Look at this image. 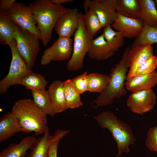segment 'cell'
<instances>
[{
	"label": "cell",
	"mask_w": 157,
	"mask_h": 157,
	"mask_svg": "<svg viewBox=\"0 0 157 157\" xmlns=\"http://www.w3.org/2000/svg\"><path fill=\"white\" fill-rule=\"evenodd\" d=\"M29 6L37 23L42 45L46 47L51 40L57 21L70 9L53 3L51 0H36Z\"/></svg>",
	"instance_id": "6da1fadb"
},
{
	"label": "cell",
	"mask_w": 157,
	"mask_h": 157,
	"mask_svg": "<svg viewBox=\"0 0 157 157\" xmlns=\"http://www.w3.org/2000/svg\"><path fill=\"white\" fill-rule=\"evenodd\" d=\"M130 50L129 47H126L119 63L111 68L109 83L105 89L94 101V107L110 104L115 99L126 94L125 82L129 69L128 56Z\"/></svg>",
	"instance_id": "7a4b0ae2"
},
{
	"label": "cell",
	"mask_w": 157,
	"mask_h": 157,
	"mask_svg": "<svg viewBox=\"0 0 157 157\" xmlns=\"http://www.w3.org/2000/svg\"><path fill=\"white\" fill-rule=\"evenodd\" d=\"M11 112L18 120L24 133L33 132L38 136L44 133L47 122V115L33 99H19L14 104Z\"/></svg>",
	"instance_id": "3957f363"
},
{
	"label": "cell",
	"mask_w": 157,
	"mask_h": 157,
	"mask_svg": "<svg viewBox=\"0 0 157 157\" xmlns=\"http://www.w3.org/2000/svg\"><path fill=\"white\" fill-rule=\"evenodd\" d=\"M94 118L100 126L107 129L111 134L117 144L118 157L128 153L129 147L135 145L136 139L131 126L118 119L113 112L103 111Z\"/></svg>",
	"instance_id": "277c9868"
},
{
	"label": "cell",
	"mask_w": 157,
	"mask_h": 157,
	"mask_svg": "<svg viewBox=\"0 0 157 157\" xmlns=\"http://www.w3.org/2000/svg\"><path fill=\"white\" fill-rule=\"evenodd\" d=\"M82 14L80 13L78 26L74 35L72 54L67 64V69L70 72L76 71L83 68L85 56L93 39L86 29Z\"/></svg>",
	"instance_id": "5b68a950"
},
{
	"label": "cell",
	"mask_w": 157,
	"mask_h": 157,
	"mask_svg": "<svg viewBox=\"0 0 157 157\" xmlns=\"http://www.w3.org/2000/svg\"><path fill=\"white\" fill-rule=\"evenodd\" d=\"M13 36L19 54L31 69L40 51L39 38L31 31L20 27L14 32Z\"/></svg>",
	"instance_id": "8992f818"
},
{
	"label": "cell",
	"mask_w": 157,
	"mask_h": 157,
	"mask_svg": "<svg viewBox=\"0 0 157 157\" xmlns=\"http://www.w3.org/2000/svg\"><path fill=\"white\" fill-rule=\"evenodd\" d=\"M12 53V60L7 75L0 81V93H5L12 85H21L23 78L32 72L19 54L14 39L8 45Z\"/></svg>",
	"instance_id": "52a82bcc"
},
{
	"label": "cell",
	"mask_w": 157,
	"mask_h": 157,
	"mask_svg": "<svg viewBox=\"0 0 157 157\" xmlns=\"http://www.w3.org/2000/svg\"><path fill=\"white\" fill-rule=\"evenodd\" d=\"M6 12L8 17L20 27L33 33L41 40L37 23L29 5L16 1Z\"/></svg>",
	"instance_id": "ba28073f"
},
{
	"label": "cell",
	"mask_w": 157,
	"mask_h": 157,
	"mask_svg": "<svg viewBox=\"0 0 157 157\" xmlns=\"http://www.w3.org/2000/svg\"><path fill=\"white\" fill-rule=\"evenodd\" d=\"M73 43L71 38L59 36L50 47L43 51L40 60V65L45 66L52 61L64 60L71 57Z\"/></svg>",
	"instance_id": "9c48e42d"
},
{
	"label": "cell",
	"mask_w": 157,
	"mask_h": 157,
	"mask_svg": "<svg viewBox=\"0 0 157 157\" xmlns=\"http://www.w3.org/2000/svg\"><path fill=\"white\" fill-rule=\"evenodd\" d=\"M156 103L152 89L132 92L129 97L126 106L133 113L142 115L153 109Z\"/></svg>",
	"instance_id": "30bf717a"
},
{
	"label": "cell",
	"mask_w": 157,
	"mask_h": 157,
	"mask_svg": "<svg viewBox=\"0 0 157 157\" xmlns=\"http://www.w3.org/2000/svg\"><path fill=\"white\" fill-rule=\"evenodd\" d=\"M69 131V130H58L51 135L47 126L43 135L37 139L27 157H48L51 145L56 141L62 139Z\"/></svg>",
	"instance_id": "8fae6325"
},
{
	"label": "cell",
	"mask_w": 157,
	"mask_h": 157,
	"mask_svg": "<svg viewBox=\"0 0 157 157\" xmlns=\"http://www.w3.org/2000/svg\"><path fill=\"white\" fill-rule=\"evenodd\" d=\"M116 0H91L89 9L96 14L102 27L111 25L117 17L116 9Z\"/></svg>",
	"instance_id": "7c38bea8"
},
{
	"label": "cell",
	"mask_w": 157,
	"mask_h": 157,
	"mask_svg": "<svg viewBox=\"0 0 157 157\" xmlns=\"http://www.w3.org/2000/svg\"><path fill=\"white\" fill-rule=\"evenodd\" d=\"M80 13L75 8L70 9L60 17L54 27L59 36L71 38L74 35L78 26Z\"/></svg>",
	"instance_id": "4fadbf2b"
},
{
	"label": "cell",
	"mask_w": 157,
	"mask_h": 157,
	"mask_svg": "<svg viewBox=\"0 0 157 157\" xmlns=\"http://www.w3.org/2000/svg\"><path fill=\"white\" fill-rule=\"evenodd\" d=\"M144 25L141 19L128 18L117 13V17L111 27L119 32L124 38H136L141 33Z\"/></svg>",
	"instance_id": "5bb4252c"
},
{
	"label": "cell",
	"mask_w": 157,
	"mask_h": 157,
	"mask_svg": "<svg viewBox=\"0 0 157 157\" xmlns=\"http://www.w3.org/2000/svg\"><path fill=\"white\" fill-rule=\"evenodd\" d=\"M152 45L143 44L131 49L128 56L129 70L126 78L133 77L137 68L154 55Z\"/></svg>",
	"instance_id": "9a60e30c"
},
{
	"label": "cell",
	"mask_w": 157,
	"mask_h": 157,
	"mask_svg": "<svg viewBox=\"0 0 157 157\" xmlns=\"http://www.w3.org/2000/svg\"><path fill=\"white\" fill-rule=\"evenodd\" d=\"M157 84L156 71L145 75L126 78L125 85L127 90L132 92L152 89Z\"/></svg>",
	"instance_id": "2e32d148"
},
{
	"label": "cell",
	"mask_w": 157,
	"mask_h": 157,
	"mask_svg": "<svg viewBox=\"0 0 157 157\" xmlns=\"http://www.w3.org/2000/svg\"><path fill=\"white\" fill-rule=\"evenodd\" d=\"M22 131L18 120L11 111L7 112L0 117V142L8 140L16 133Z\"/></svg>",
	"instance_id": "e0dca14e"
},
{
	"label": "cell",
	"mask_w": 157,
	"mask_h": 157,
	"mask_svg": "<svg viewBox=\"0 0 157 157\" xmlns=\"http://www.w3.org/2000/svg\"><path fill=\"white\" fill-rule=\"evenodd\" d=\"M114 52L110 47L102 33L92 40L87 53L91 59L99 61L107 59L112 56Z\"/></svg>",
	"instance_id": "ac0fdd59"
},
{
	"label": "cell",
	"mask_w": 157,
	"mask_h": 157,
	"mask_svg": "<svg viewBox=\"0 0 157 157\" xmlns=\"http://www.w3.org/2000/svg\"><path fill=\"white\" fill-rule=\"evenodd\" d=\"M63 86V82L55 81L50 85L47 90L56 114L63 112L67 109Z\"/></svg>",
	"instance_id": "d6986e66"
},
{
	"label": "cell",
	"mask_w": 157,
	"mask_h": 157,
	"mask_svg": "<svg viewBox=\"0 0 157 157\" xmlns=\"http://www.w3.org/2000/svg\"><path fill=\"white\" fill-rule=\"evenodd\" d=\"M37 139L33 136L24 137L18 143H12L0 153V157H25Z\"/></svg>",
	"instance_id": "ffe728a7"
},
{
	"label": "cell",
	"mask_w": 157,
	"mask_h": 157,
	"mask_svg": "<svg viewBox=\"0 0 157 157\" xmlns=\"http://www.w3.org/2000/svg\"><path fill=\"white\" fill-rule=\"evenodd\" d=\"M19 26L8 16L6 12L0 11V43L8 45L14 40L13 33Z\"/></svg>",
	"instance_id": "44dd1931"
},
{
	"label": "cell",
	"mask_w": 157,
	"mask_h": 157,
	"mask_svg": "<svg viewBox=\"0 0 157 157\" xmlns=\"http://www.w3.org/2000/svg\"><path fill=\"white\" fill-rule=\"evenodd\" d=\"M117 13L128 18L141 19L139 0H116Z\"/></svg>",
	"instance_id": "7402d4cb"
},
{
	"label": "cell",
	"mask_w": 157,
	"mask_h": 157,
	"mask_svg": "<svg viewBox=\"0 0 157 157\" xmlns=\"http://www.w3.org/2000/svg\"><path fill=\"white\" fill-rule=\"evenodd\" d=\"M141 7V19L149 26L157 27V9L152 0H139Z\"/></svg>",
	"instance_id": "603a6c76"
},
{
	"label": "cell",
	"mask_w": 157,
	"mask_h": 157,
	"mask_svg": "<svg viewBox=\"0 0 157 157\" xmlns=\"http://www.w3.org/2000/svg\"><path fill=\"white\" fill-rule=\"evenodd\" d=\"M33 100L35 104L47 115L53 117L56 114L52 108L50 98L47 90H31Z\"/></svg>",
	"instance_id": "cb8c5ba5"
},
{
	"label": "cell",
	"mask_w": 157,
	"mask_h": 157,
	"mask_svg": "<svg viewBox=\"0 0 157 157\" xmlns=\"http://www.w3.org/2000/svg\"><path fill=\"white\" fill-rule=\"evenodd\" d=\"M63 88L67 109H74L83 105L81 94L73 86L70 79L63 82Z\"/></svg>",
	"instance_id": "d4e9b609"
},
{
	"label": "cell",
	"mask_w": 157,
	"mask_h": 157,
	"mask_svg": "<svg viewBox=\"0 0 157 157\" xmlns=\"http://www.w3.org/2000/svg\"><path fill=\"white\" fill-rule=\"evenodd\" d=\"M157 43V27H152L144 22L143 28L131 45V48L141 44L152 45Z\"/></svg>",
	"instance_id": "484cf974"
},
{
	"label": "cell",
	"mask_w": 157,
	"mask_h": 157,
	"mask_svg": "<svg viewBox=\"0 0 157 157\" xmlns=\"http://www.w3.org/2000/svg\"><path fill=\"white\" fill-rule=\"evenodd\" d=\"M47 84V81L44 77L32 72L23 78L21 83L26 89L31 90H45Z\"/></svg>",
	"instance_id": "4316f807"
},
{
	"label": "cell",
	"mask_w": 157,
	"mask_h": 157,
	"mask_svg": "<svg viewBox=\"0 0 157 157\" xmlns=\"http://www.w3.org/2000/svg\"><path fill=\"white\" fill-rule=\"evenodd\" d=\"M103 33L110 47L114 52L123 46L124 38L119 32L114 30L110 25L104 28Z\"/></svg>",
	"instance_id": "83f0119b"
},
{
	"label": "cell",
	"mask_w": 157,
	"mask_h": 157,
	"mask_svg": "<svg viewBox=\"0 0 157 157\" xmlns=\"http://www.w3.org/2000/svg\"><path fill=\"white\" fill-rule=\"evenodd\" d=\"M109 80V76L107 75L97 73L88 74L87 91L100 93L106 87Z\"/></svg>",
	"instance_id": "f1b7e54d"
},
{
	"label": "cell",
	"mask_w": 157,
	"mask_h": 157,
	"mask_svg": "<svg viewBox=\"0 0 157 157\" xmlns=\"http://www.w3.org/2000/svg\"><path fill=\"white\" fill-rule=\"evenodd\" d=\"M82 19L84 25L88 33L92 37L102 28L100 22L96 13L89 9L87 13L82 14Z\"/></svg>",
	"instance_id": "f546056e"
},
{
	"label": "cell",
	"mask_w": 157,
	"mask_h": 157,
	"mask_svg": "<svg viewBox=\"0 0 157 157\" xmlns=\"http://www.w3.org/2000/svg\"><path fill=\"white\" fill-rule=\"evenodd\" d=\"M157 67V58L153 55L142 63L137 68L133 77L151 74L155 71Z\"/></svg>",
	"instance_id": "4dcf8cb0"
},
{
	"label": "cell",
	"mask_w": 157,
	"mask_h": 157,
	"mask_svg": "<svg viewBox=\"0 0 157 157\" xmlns=\"http://www.w3.org/2000/svg\"><path fill=\"white\" fill-rule=\"evenodd\" d=\"M74 87L80 94L87 91L88 83V74L85 72L81 74L70 79Z\"/></svg>",
	"instance_id": "1f68e13d"
},
{
	"label": "cell",
	"mask_w": 157,
	"mask_h": 157,
	"mask_svg": "<svg viewBox=\"0 0 157 157\" xmlns=\"http://www.w3.org/2000/svg\"><path fill=\"white\" fill-rule=\"evenodd\" d=\"M145 145L150 151L157 152V125L148 129Z\"/></svg>",
	"instance_id": "d6a6232c"
},
{
	"label": "cell",
	"mask_w": 157,
	"mask_h": 157,
	"mask_svg": "<svg viewBox=\"0 0 157 157\" xmlns=\"http://www.w3.org/2000/svg\"><path fill=\"white\" fill-rule=\"evenodd\" d=\"M16 1L15 0H1L0 11L7 12L12 7Z\"/></svg>",
	"instance_id": "836d02e7"
},
{
	"label": "cell",
	"mask_w": 157,
	"mask_h": 157,
	"mask_svg": "<svg viewBox=\"0 0 157 157\" xmlns=\"http://www.w3.org/2000/svg\"><path fill=\"white\" fill-rule=\"evenodd\" d=\"M60 140L53 143L50 146L48 151V157H57L58 146Z\"/></svg>",
	"instance_id": "e575fe53"
},
{
	"label": "cell",
	"mask_w": 157,
	"mask_h": 157,
	"mask_svg": "<svg viewBox=\"0 0 157 157\" xmlns=\"http://www.w3.org/2000/svg\"><path fill=\"white\" fill-rule=\"evenodd\" d=\"M51 2L55 4L61 5L63 3H69L73 2V0H51Z\"/></svg>",
	"instance_id": "d590c367"
},
{
	"label": "cell",
	"mask_w": 157,
	"mask_h": 157,
	"mask_svg": "<svg viewBox=\"0 0 157 157\" xmlns=\"http://www.w3.org/2000/svg\"><path fill=\"white\" fill-rule=\"evenodd\" d=\"M91 1V0H85L84 1L83 8L85 13H87L89 9Z\"/></svg>",
	"instance_id": "8d00e7d4"
},
{
	"label": "cell",
	"mask_w": 157,
	"mask_h": 157,
	"mask_svg": "<svg viewBox=\"0 0 157 157\" xmlns=\"http://www.w3.org/2000/svg\"><path fill=\"white\" fill-rule=\"evenodd\" d=\"M155 2L156 5H157V0H155Z\"/></svg>",
	"instance_id": "74e56055"
},
{
	"label": "cell",
	"mask_w": 157,
	"mask_h": 157,
	"mask_svg": "<svg viewBox=\"0 0 157 157\" xmlns=\"http://www.w3.org/2000/svg\"></svg>",
	"instance_id": "f35d334b"
},
{
	"label": "cell",
	"mask_w": 157,
	"mask_h": 157,
	"mask_svg": "<svg viewBox=\"0 0 157 157\" xmlns=\"http://www.w3.org/2000/svg\"><path fill=\"white\" fill-rule=\"evenodd\" d=\"M157 154V152H156ZM155 157H157V156Z\"/></svg>",
	"instance_id": "ab89813d"
},
{
	"label": "cell",
	"mask_w": 157,
	"mask_h": 157,
	"mask_svg": "<svg viewBox=\"0 0 157 157\" xmlns=\"http://www.w3.org/2000/svg\"></svg>",
	"instance_id": "60d3db41"
}]
</instances>
